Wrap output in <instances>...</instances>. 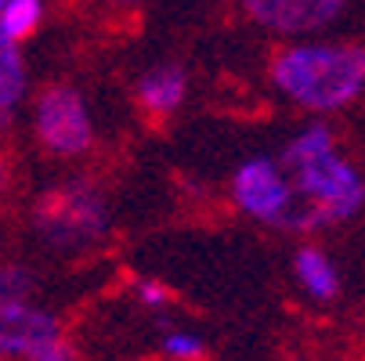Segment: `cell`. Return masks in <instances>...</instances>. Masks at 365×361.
Here are the masks:
<instances>
[{"instance_id": "cell-7", "label": "cell", "mask_w": 365, "mask_h": 361, "mask_svg": "<svg viewBox=\"0 0 365 361\" xmlns=\"http://www.w3.org/2000/svg\"><path fill=\"white\" fill-rule=\"evenodd\" d=\"M51 340H62L58 322L47 311H40V307H29V300L0 311V354L29 357L33 350H40Z\"/></svg>"}, {"instance_id": "cell-6", "label": "cell", "mask_w": 365, "mask_h": 361, "mask_svg": "<svg viewBox=\"0 0 365 361\" xmlns=\"http://www.w3.org/2000/svg\"><path fill=\"white\" fill-rule=\"evenodd\" d=\"M246 15L282 36H311L336 22L344 0H242Z\"/></svg>"}, {"instance_id": "cell-8", "label": "cell", "mask_w": 365, "mask_h": 361, "mask_svg": "<svg viewBox=\"0 0 365 361\" xmlns=\"http://www.w3.org/2000/svg\"><path fill=\"white\" fill-rule=\"evenodd\" d=\"M185 90H188V80L178 66H160V69H152L141 76L138 83V101H141V109L152 113V116H167L174 113L181 101H185Z\"/></svg>"}, {"instance_id": "cell-1", "label": "cell", "mask_w": 365, "mask_h": 361, "mask_svg": "<svg viewBox=\"0 0 365 361\" xmlns=\"http://www.w3.org/2000/svg\"><path fill=\"white\" fill-rule=\"evenodd\" d=\"M275 87L311 113H336L365 90V47L300 40L272 62Z\"/></svg>"}, {"instance_id": "cell-15", "label": "cell", "mask_w": 365, "mask_h": 361, "mask_svg": "<svg viewBox=\"0 0 365 361\" xmlns=\"http://www.w3.org/2000/svg\"><path fill=\"white\" fill-rule=\"evenodd\" d=\"M26 361H73V350H69L66 340H51V343H43L40 350H33Z\"/></svg>"}, {"instance_id": "cell-10", "label": "cell", "mask_w": 365, "mask_h": 361, "mask_svg": "<svg viewBox=\"0 0 365 361\" xmlns=\"http://www.w3.org/2000/svg\"><path fill=\"white\" fill-rule=\"evenodd\" d=\"M26 94V62L19 55V43L0 33V109L11 113Z\"/></svg>"}, {"instance_id": "cell-20", "label": "cell", "mask_w": 365, "mask_h": 361, "mask_svg": "<svg viewBox=\"0 0 365 361\" xmlns=\"http://www.w3.org/2000/svg\"><path fill=\"white\" fill-rule=\"evenodd\" d=\"M4 4H8V0H0V8H4Z\"/></svg>"}, {"instance_id": "cell-9", "label": "cell", "mask_w": 365, "mask_h": 361, "mask_svg": "<svg viewBox=\"0 0 365 361\" xmlns=\"http://www.w3.org/2000/svg\"><path fill=\"white\" fill-rule=\"evenodd\" d=\"M293 271H297V278H300V286L315 296V300H333L336 296V268H333V261L322 253V249H300L297 256H293Z\"/></svg>"}, {"instance_id": "cell-18", "label": "cell", "mask_w": 365, "mask_h": 361, "mask_svg": "<svg viewBox=\"0 0 365 361\" xmlns=\"http://www.w3.org/2000/svg\"><path fill=\"white\" fill-rule=\"evenodd\" d=\"M8 123H11V113H4V109H0V134L8 130Z\"/></svg>"}, {"instance_id": "cell-16", "label": "cell", "mask_w": 365, "mask_h": 361, "mask_svg": "<svg viewBox=\"0 0 365 361\" xmlns=\"http://www.w3.org/2000/svg\"><path fill=\"white\" fill-rule=\"evenodd\" d=\"M138 296H141L148 307H160V303L167 300V289H163L160 282H141V286H138Z\"/></svg>"}, {"instance_id": "cell-3", "label": "cell", "mask_w": 365, "mask_h": 361, "mask_svg": "<svg viewBox=\"0 0 365 361\" xmlns=\"http://www.w3.org/2000/svg\"><path fill=\"white\" fill-rule=\"evenodd\" d=\"M36 231L55 242V246H87L94 239L106 235L109 228V202L94 184L87 181H73L62 188H51L47 195L36 199L33 210Z\"/></svg>"}, {"instance_id": "cell-13", "label": "cell", "mask_w": 365, "mask_h": 361, "mask_svg": "<svg viewBox=\"0 0 365 361\" xmlns=\"http://www.w3.org/2000/svg\"><path fill=\"white\" fill-rule=\"evenodd\" d=\"M29 289H33L29 271H22V268H0V311H4V307H15V303H26Z\"/></svg>"}, {"instance_id": "cell-2", "label": "cell", "mask_w": 365, "mask_h": 361, "mask_svg": "<svg viewBox=\"0 0 365 361\" xmlns=\"http://www.w3.org/2000/svg\"><path fill=\"white\" fill-rule=\"evenodd\" d=\"M289 184L297 195V221L293 228H322L354 217L365 206V177L358 167L336 156V148L289 170Z\"/></svg>"}, {"instance_id": "cell-17", "label": "cell", "mask_w": 365, "mask_h": 361, "mask_svg": "<svg viewBox=\"0 0 365 361\" xmlns=\"http://www.w3.org/2000/svg\"><path fill=\"white\" fill-rule=\"evenodd\" d=\"M4 192H8V167L0 159V202H4Z\"/></svg>"}, {"instance_id": "cell-4", "label": "cell", "mask_w": 365, "mask_h": 361, "mask_svg": "<svg viewBox=\"0 0 365 361\" xmlns=\"http://www.w3.org/2000/svg\"><path fill=\"white\" fill-rule=\"evenodd\" d=\"M232 202L242 214L264 224L293 228L297 221V195L286 170L272 159H250L232 177Z\"/></svg>"}, {"instance_id": "cell-12", "label": "cell", "mask_w": 365, "mask_h": 361, "mask_svg": "<svg viewBox=\"0 0 365 361\" xmlns=\"http://www.w3.org/2000/svg\"><path fill=\"white\" fill-rule=\"evenodd\" d=\"M43 19V4L40 0H8L4 8H0V33L8 40H26Z\"/></svg>"}, {"instance_id": "cell-19", "label": "cell", "mask_w": 365, "mask_h": 361, "mask_svg": "<svg viewBox=\"0 0 365 361\" xmlns=\"http://www.w3.org/2000/svg\"><path fill=\"white\" fill-rule=\"evenodd\" d=\"M113 4H134V0H113Z\"/></svg>"}, {"instance_id": "cell-5", "label": "cell", "mask_w": 365, "mask_h": 361, "mask_svg": "<svg viewBox=\"0 0 365 361\" xmlns=\"http://www.w3.org/2000/svg\"><path fill=\"white\" fill-rule=\"evenodd\" d=\"M33 127H36L40 145L47 152H55V156H80L94 141V127H91V113L83 105V98L66 83L47 87L36 98Z\"/></svg>"}, {"instance_id": "cell-14", "label": "cell", "mask_w": 365, "mask_h": 361, "mask_svg": "<svg viewBox=\"0 0 365 361\" xmlns=\"http://www.w3.org/2000/svg\"><path fill=\"white\" fill-rule=\"evenodd\" d=\"M167 354L170 357H185V361H192V357H202L206 354V347H202V340L199 336H192V333H174V336H167Z\"/></svg>"}, {"instance_id": "cell-11", "label": "cell", "mask_w": 365, "mask_h": 361, "mask_svg": "<svg viewBox=\"0 0 365 361\" xmlns=\"http://www.w3.org/2000/svg\"><path fill=\"white\" fill-rule=\"evenodd\" d=\"M333 148H336L333 130L322 127V123H311L307 130H300V134L286 145V152H282V170L289 174V170H297V167H304V163H311V159L326 156V152H333Z\"/></svg>"}]
</instances>
